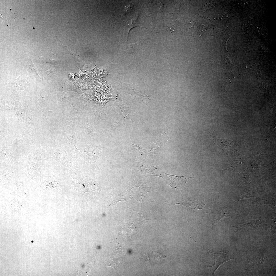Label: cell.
Wrapping results in <instances>:
<instances>
[{"label":"cell","instance_id":"cell-1","mask_svg":"<svg viewBox=\"0 0 276 276\" xmlns=\"http://www.w3.org/2000/svg\"><path fill=\"white\" fill-rule=\"evenodd\" d=\"M178 196L173 202V205L179 204L184 205L191 209L196 211L198 209H204L208 208V205L205 204L202 201L196 200L193 198V197L191 198L182 196L181 194Z\"/></svg>","mask_w":276,"mask_h":276},{"label":"cell","instance_id":"cell-2","mask_svg":"<svg viewBox=\"0 0 276 276\" xmlns=\"http://www.w3.org/2000/svg\"><path fill=\"white\" fill-rule=\"evenodd\" d=\"M163 173L162 177L174 190H179L183 188L187 180L194 176L193 173L179 176L168 175L164 172Z\"/></svg>","mask_w":276,"mask_h":276},{"label":"cell","instance_id":"cell-3","mask_svg":"<svg viewBox=\"0 0 276 276\" xmlns=\"http://www.w3.org/2000/svg\"><path fill=\"white\" fill-rule=\"evenodd\" d=\"M139 14L134 13L128 16L123 21V24L128 31L127 38L130 30L132 28L136 27H140L147 28L140 26L138 24V18Z\"/></svg>","mask_w":276,"mask_h":276},{"label":"cell","instance_id":"cell-4","mask_svg":"<svg viewBox=\"0 0 276 276\" xmlns=\"http://www.w3.org/2000/svg\"><path fill=\"white\" fill-rule=\"evenodd\" d=\"M214 254L213 256L215 259V262L213 265L208 267H213L214 269V273L215 271L221 264L226 261L230 259L228 256L227 251H222L219 254H216L212 252Z\"/></svg>","mask_w":276,"mask_h":276},{"label":"cell","instance_id":"cell-5","mask_svg":"<svg viewBox=\"0 0 276 276\" xmlns=\"http://www.w3.org/2000/svg\"><path fill=\"white\" fill-rule=\"evenodd\" d=\"M211 141L218 147L223 149H229L233 144V141L226 138L212 136Z\"/></svg>","mask_w":276,"mask_h":276},{"label":"cell","instance_id":"cell-6","mask_svg":"<svg viewBox=\"0 0 276 276\" xmlns=\"http://www.w3.org/2000/svg\"><path fill=\"white\" fill-rule=\"evenodd\" d=\"M145 40L143 39L134 43L124 44V49L125 52L134 55L141 48L142 43Z\"/></svg>","mask_w":276,"mask_h":276},{"label":"cell","instance_id":"cell-7","mask_svg":"<svg viewBox=\"0 0 276 276\" xmlns=\"http://www.w3.org/2000/svg\"><path fill=\"white\" fill-rule=\"evenodd\" d=\"M129 191L127 189H125L124 191L122 192L120 194L118 195H113L115 197V199L112 202L107 206H115L117 204L119 201H125L128 200L129 199L131 198V197H129L130 196Z\"/></svg>","mask_w":276,"mask_h":276},{"label":"cell","instance_id":"cell-8","mask_svg":"<svg viewBox=\"0 0 276 276\" xmlns=\"http://www.w3.org/2000/svg\"><path fill=\"white\" fill-rule=\"evenodd\" d=\"M232 213L231 207L229 205L225 206L221 208L219 211L215 220L218 221L223 217H229L231 215Z\"/></svg>","mask_w":276,"mask_h":276},{"label":"cell","instance_id":"cell-9","mask_svg":"<svg viewBox=\"0 0 276 276\" xmlns=\"http://www.w3.org/2000/svg\"><path fill=\"white\" fill-rule=\"evenodd\" d=\"M26 66L28 72L35 77L38 80L40 81L41 78L38 74L37 70L30 59L27 63Z\"/></svg>","mask_w":276,"mask_h":276},{"label":"cell","instance_id":"cell-10","mask_svg":"<svg viewBox=\"0 0 276 276\" xmlns=\"http://www.w3.org/2000/svg\"><path fill=\"white\" fill-rule=\"evenodd\" d=\"M40 103H41L42 106V110L44 114H45L47 108L48 100L46 97L43 96L41 97L40 98Z\"/></svg>","mask_w":276,"mask_h":276},{"label":"cell","instance_id":"cell-11","mask_svg":"<svg viewBox=\"0 0 276 276\" xmlns=\"http://www.w3.org/2000/svg\"><path fill=\"white\" fill-rule=\"evenodd\" d=\"M145 12L147 14V15L150 24L152 26V28L157 33V32H156L154 29V27L153 24V23L152 20V15L151 14V12L150 10L148 8H146L145 9Z\"/></svg>","mask_w":276,"mask_h":276},{"label":"cell","instance_id":"cell-12","mask_svg":"<svg viewBox=\"0 0 276 276\" xmlns=\"http://www.w3.org/2000/svg\"><path fill=\"white\" fill-rule=\"evenodd\" d=\"M85 130L87 132L95 134L93 130V126L91 125L88 123L85 124L84 126Z\"/></svg>","mask_w":276,"mask_h":276},{"label":"cell","instance_id":"cell-13","mask_svg":"<svg viewBox=\"0 0 276 276\" xmlns=\"http://www.w3.org/2000/svg\"><path fill=\"white\" fill-rule=\"evenodd\" d=\"M131 142L132 145L133 147L135 148L137 153L141 155H143L145 154V149L142 148L139 146H137L136 145L133 144L132 143L131 141Z\"/></svg>","mask_w":276,"mask_h":276},{"label":"cell","instance_id":"cell-14","mask_svg":"<svg viewBox=\"0 0 276 276\" xmlns=\"http://www.w3.org/2000/svg\"><path fill=\"white\" fill-rule=\"evenodd\" d=\"M154 253V254L155 257L158 260H160L166 257V256L163 254L161 252L158 251H155Z\"/></svg>","mask_w":276,"mask_h":276},{"label":"cell","instance_id":"cell-15","mask_svg":"<svg viewBox=\"0 0 276 276\" xmlns=\"http://www.w3.org/2000/svg\"><path fill=\"white\" fill-rule=\"evenodd\" d=\"M159 11L162 16H163L164 13V1H160L159 5Z\"/></svg>","mask_w":276,"mask_h":276},{"label":"cell","instance_id":"cell-16","mask_svg":"<svg viewBox=\"0 0 276 276\" xmlns=\"http://www.w3.org/2000/svg\"><path fill=\"white\" fill-rule=\"evenodd\" d=\"M123 248L122 246L116 247L114 250V255L120 254L123 252Z\"/></svg>","mask_w":276,"mask_h":276},{"label":"cell","instance_id":"cell-17","mask_svg":"<svg viewBox=\"0 0 276 276\" xmlns=\"http://www.w3.org/2000/svg\"><path fill=\"white\" fill-rule=\"evenodd\" d=\"M7 30L8 29V25H7Z\"/></svg>","mask_w":276,"mask_h":276},{"label":"cell","instance_id":"cell-18","mask_svg":"<svg viewBox=\"0 0 276 276\" xmlns=\"http://www.w3.org/2000/svg\"><path fill=\"white\" fill-rule=\"evenodd\" d=\"M15 17V18H14V19H15V18H16V17Z\"/></svg>","mask_w":276,"mask_h":276},{"label":"cell","instance_id":"cell-19","mask_svg":"<svg viewBox=\"0 0 276 276\" xmlns=\"http://www.w3.org/2000/svg\"><path fill=\"white\" fill-rule=\"evenodd\" d=\"M33 29H34V27H33Z\"/></svg>","mask_w":276,"mask_h":276},{"label":"cell","instance_id":"cell-20","mask_svg":"<svg viewBox=\"0 0 276 276\" xmlns=\"http://www.w3.org/2000/svg\"><path fill=\"white\" fill-rule=\"evenodd\" d=\"M31 242H32V243H33V241H31Z\"/></svg>","mask_w":276,"mask_h":276}]
</instances>
